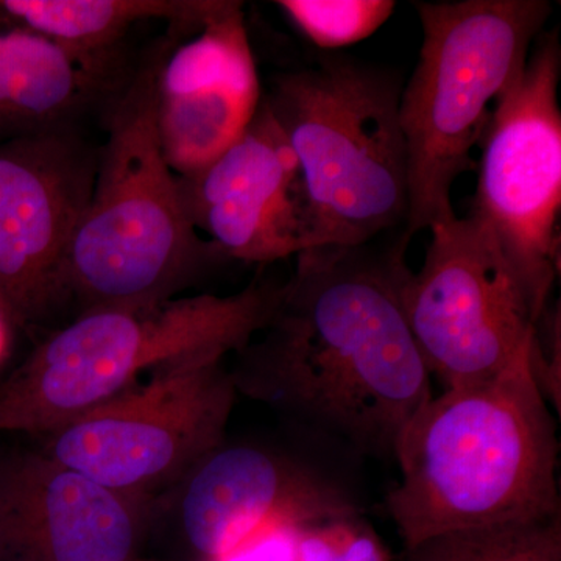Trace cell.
I'll return each mask as SVG.
<instances>
[{"label":"cell","instance_id":"cell-11","mask_svg":"<svg viewBox=\"0 0 561 561\" xmlns=\"http://www.w3.org/2000/svg\"><path fill=\"white\" fill-rule=\"evenodd\" d=\"M173 524L187 561H219L275 526L359 516L337 482L254 445H220L173 486Z\"/></svg>","mask_w":561,"mask_h":561},{"label":"cell","instance_id":"cell-19","mask_svg":"<svg viewBox=\"0 0 561 561\" xmlns=\"http://www.w3.org/2000/svg\"><path fill=\"white\" fill-rule=\"evenodd\" d=\"M297 561H389V557L359 515L300 527Z\"/></svg>","mask_w":561,"mask_h":561},{"label":"cell","instance_id":"cell-22","mask_svg":"<svg viewBox=\"0 0 561 561\" xmlns=\"http://www.w3.org/2000/svg\"><path fill=\"white\" fill-rule=\"evenodd\" d=\"M2 320H0V350H2Z\"/></svg>","mask_w":561,"mask_h":561},{"label":"cell","instance_id":"cell-21","mask_svg":"<svg viewBox=\"0 0 561 561\" xmlns=\"http://www.w3.org/2000/svg\"><path fill=\"white\" fill-rule=\"evenodd\" d=\"M302 526L271 527L243 542L219 561H297L298 530Z\"/></svg>","mask_w":561,"mask_h":561},{"label":"cell","instance_id":"cell-20","mask_svg":"<svg viewBox=\"0 0 561 561\" xmlns=\"http://www.w3.org/2000/svg\"><path fill=\"white\" fill-rule=\"evenodd\" d=\"M529 368L535 386L548 404L561 412V319L560 305L546 306L531 331Z\"/></svg>","mask_w":561,"mask_h":561},{"label":"cell","instance_id":"cell-23","mask_svg":"<svg viewBox=\"0 0 561 561\" xmlns=\"http://www.w3.org/2000/svg\"><path fill=\"white\" fill-rule=\"evenodd\" d=\"M140 561H142V560H140Z\"/></svg>","mask_w":561,"mask_h":561},{"label":"cell","instance_id":"cell-4","mask_svg":"<svg viewBox=\"0 0 561 561\" xmlns=\"http://www.w3.org/2000/svg\"><path fill=\"white\" fill-rule=\"evenodd\" d=\"M283 287L253 280L228 297L79 313L0 381V432L41 437L130 389L144 373L239 353L272 323Z\"/></svg>","mask_w":561,"mask_h":561},{"label":"cell","instance_id":"cell-8","mask_svg":"<svg viewBox=\"0 0 561 561\" xmlns=\"http://www.w3.org/2000/svg\"><path fill=\"white\" fill-rule=\"evenodd\" d=\"M419 273L404 268L405 317L431 376L446 390L496 378L538 317L493 232L468 214L430 228Z\"/></svg>","mask_w":561,"mask_h":561},{"label":"cell","instance_id":"cell-7","mask_svg":"<svg viewBox=\"0 0 561 561\" xmlns=\"http://www.w3.org/2000/svg\"><path fill=\"white\" fill-rule=\"evenodd\" d=\"M236 397L224 360L180 362L41 435L38 448L105 489L153 504L224 445Z\"/></svg>","mask_w":561,"mask_h":561},{"label":"cell","instance_id":"cell-14","mask_svg":"<svg viewBox=\"0 0 561 561\" xmlns=\"http://www.w3.org/2000/svg\"><path fill=\"white\" fill-rule=\"evenodd\" d=\"M151 507L39 448L0 446V561H140Z\"/></svg>","mask_w":561,"mask_h":561},{"label":"cell","instance_id":"cell-15","mask_svg":"<svg viewBox=\"0 0 561 561\" xmlns=\"http://www.w3.org/2000/svg\"><path fill=\"white\" fill-rule=\"evenodd\" d=\"M127 72L121 60L77 54L0 14V144L70 127Z\"/></svg>","mask_w":561,"mask_h":561},{"label":"cell","instance_id":"cell-17","mask_svg":"<svg viewBox=\"0 0 561 561\" xmlns=\"http://www.w3.org/2000/svg\"><path fill=\"white\" fill-rule=\"evenodd\" d=\"M401 561H561V513L435 535Z\"/></svg>","mask_w":561,"mask_h":561},{"label":"cell","instance_id":"cell-16","mask_svg":"<svg viewBox=\"0 0 561 561\" xmlns=\"http://www.w3.org/2000/svg\"><path fill=\"white\" fill-rule=\"evenodd\" d=\"M216 0H0V14L66 49L121 60L119 46L146 20L201 22Z\"/></svg>","mask_w":561,"mask_h":561},{"label":"cell","instance_id":"cell-1","mask_svg":"<svg viewBox=\"0 0 561 561\" xmlns=\"http://www.w3.org/2000/svg\"><path fill=\"white\" fill-rule=\"evenodd\" d=\"M404 268L401 251H302L264 337L239 351L236 389L351 451L393 457L402 431L432 400L402 305Z\"/></svg>","mask_w":561,"mask_h":561},{"label":"cell","instance_id":"cell-18","mask_svg":"<svg viewBox=\"0 0 561 561\" xmlns=\"http://www.w3.org/2000/svg\"><path fill=\"white\" fill-rule=\"evenodd\" d=\"M276 5L323 50L343 49L367 39L397 9L391 0H279Z\"/></svg>","mask_w":561,"mask_h":561},{"label":"cell","instance_id":"cell-9","mask_svg":"<svg viewBox=\"0 0 561 561\" xmlns=\"http://www.w3.org/2000/svg\"><path fill=\"white\" fill-rule=\"evenodd\" d=\"M535 44L491 114L470 216L493 232L540 317L560 272L561 49L557 33Z\"/></svg>","mask_w":561,"mask_h":561},{"label":"cell","instance_id":"cell-2","mask_svg":"<svg viewBox=\"0 0 561 561\" xmlns=\"http://www.w3.org/2000/svg\"><path fill=\"white\" fill-rule=\"evenodd\" d=\"M529 342L496 378L432 397L402 431L387 511L404 549L561 513L557 424L531 378Z\"/></svg>","mask_w":561,"mask_h":561},{"label":"cell","instance_id":"cell-5","mask_svg":"<svg viewBox=\"0 0 561 561\" xmlns=\"http://www.w3.org/2000/svg\"><path fill=\"white\" fill-rule=\"evenodd\" d=\"M423 44L401 91L408 157V236L456 217L454 183L474 169L491 105L518 80L551 16L546 0L415 2Z\"/></svg>","mask_w":561,"mask_h":561},{"label":"cell","instance_id":"cell-10","mask_svg":"<svg viewBox=\"0 0 561 561\" xmlns=\"http://www.w3.org/2000/svg\"><path fill=\"white\" fill-rule=\"evenodd\" d=\"M98 164L73 125L0 144V320L39 327L69 301L70 245Z\"/></svg>","mask_w":561,"mask_h":561},{"label":"cell","instance_id":"cell-3","mask_svg":"<svg viewBox=\"0 0 561 561\" xmlns=\"http://www.w3.org/2000/svg\"><path fill=\"white\" fill-rule=\"evenodd\" d=\"M158 55L160 41L103 102L108 138L66 272L69 301L80 313L171 300L209 262L225 257L198 238L162 154Z\"/></svg>","mask_w":561,"mask_h":561},{"label":"cell","instance_id":"cell-13","mask_svg":"<svg viewBox=\"0 0 561 561\" xmlns=\"http://www.w3.org/2000/svg\"><path fill=\"white\" fill-rule=\"evenodd\" d=\"M176 183L192 227L225 257L268 264L313 249L300 165L264 95L245 131Z\"/></svg>","mask_w":561,"mask_h":561},{"label":"cell","instance_id":"cell-6","mask_svg":"<svg viewBox=\"0 0 561 561\" xmlns=\"http://www.w3.org/2000/svg\"><path fill=\"white\" fill-rule=\"evenodd\" d=\"M264 98L300 165L313 249L365 247L408 219L401 88L393 77L328 58L279 73Z\"/></svg>","mask_w":561,"mask_h":561},{"label":"cell","instance_id":"cell-12","mask_svg":"<svg viewBox=\"0 0 561 561\" xmlns=\"http://www.w3.org/2000/svg\"><path fill=\"white\" fill-rule=\"evenodd\" d=\"M169 32L160 39L154 111L162 154L184 176L245 131L264 94L241 2L216 0L205 20Z\"/></svg>","mask_w":561,"mask_h":561}]
</instances>
